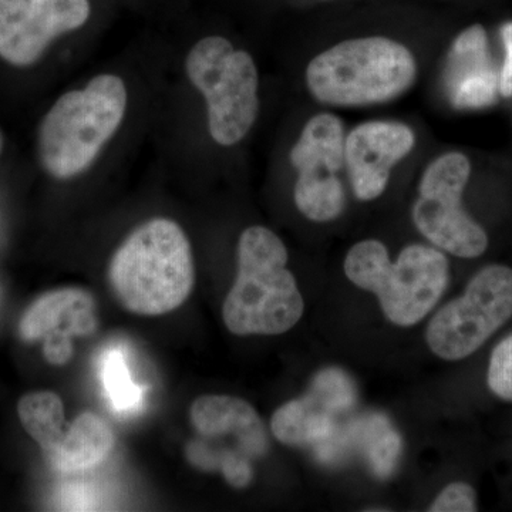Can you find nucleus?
Wrapping results in <instances>:
<instances>
[{
  "mask_svg": "<svg viewBox=\"0 0 512 512\" xmlns=\"http://www.w3.org/2000/svg\"><path fill=\"white\" fill-rule=\"evenodd\" d=\"M90 10L89 0H0V57L36 63L56 37L82 28Z\"/></svg>",
  "mask_w": 512,
  "mask_h": 512,
  "instance_id": "nucleus-10",
  "label": "nucleus"
},
{
  "mask_svg": "<svg viewBox=\"0 0 512 512\" xmlns=\"http://www.w3.org/2000/svg\"><path fill=\"white\" fill-rule=\"evenodd\" d=\"M512 318V269L490 265L473 276L460 298L444 305L427 326L434 355L456 362L473 355Z\"/></svg>",
  "mask_w": 512,
  "mask_h": 512,
  "instance_id": "nucleus-7",
  "label": "nucleus"
},
{
  "mask_svg": "<svg viewBox=\"0 0 512 512\" xmlns=\"http://www.w3.org/2000/svg\"><path fill=\"white\" fill-rule=\"evenodd\" d=\"M185 70L207 101L212 140L222 147L244 140L259 111V76L252 56L225 37H204L188 53Z\"/></svg>",
  "mask_w": 512,
  "mask_h": 512,
  "instance_id": "nucleus-6",
  "label": "nucleus"
},
{
  "mask_svg": "<svg viewBox=\"0 0 512 512\" xmlns=\"http://www.w3.org/2000/svg\"><path fill=\"white\" fill-rule=\"evenodd\" d=\"M19 419L30 437L39 444L43 454L50 453L64 434V406L53 392H36L22 397Z\"/></svg>",
  "mask_w": 512,
  "mask_h": 512,
  "instance_id": "nucleus-18",
  "label": "nucleus"
},
{
  "mask_svg": "<svg viewBox=\"0 0 512 512\" xmlns=\"http://www.w3.org/2000/svg\"><path fill=\"white\" fill-rule=\"evenodd\" d=\"M72 355V345H70L69 338L63 333L59 335H50L46 338L45 343V356L53 365H62V363L69 360Z\"/></svg>",
  "mask_w": 512,
  "mask_h": 512,
  "instance_id": "nucleus-23",
  "label": "nucleus"
},
{
  "mask_svg": "<svg viewBox=\"0 0 512 512\" xmlns=\"http://www.w3.org/2000/svg\"><path fill=\"white\" fill-rule=\"evenodd\" d=\"M478 510L477 493L470 484L451 483L430 505V512H474Z\"/></svg>",
  "mask_w": 512,
  "mask_h": 512,
  "instance_id": "nucleus-21",
  "label": "nucleus"
},
{
  "mask_svg": "<svg viewBox=\"0 0 512 512\" xmlns=\"http://www.w3.org/2000/svg\"><path fill=\"white\" fill-rule=\"evenodd\" d=\"M109 282L117 301L136 315L160 316L180 308L195 282L183 228L154 218L134 229L111 258Z\"/></svg>",
  "mask_w": 512,
  "mask_h": 512,
  "instance_id": "nucleus-1",
  "label": "nucleus"
},
{
  "mask_svg": "<svg viewBox=\"0 0 512 512\" xmlns=\"http://www.w3.org/2000/svg\"><path fill=\"white\" fill-rule=\"evenodd\" d=\"M191 423L207 439L234 436L247 457H262L269 443L261 417L254 407L238 397L207 394L191 406Z\"/></svg>",
  "mask_w": 512,
  "mask_h": 512,
  "instance_id": "nucleus-14",
  "label": "nucleus"
},
{
  "mask_svg": "<svg viewBox=\"0 0 512 512\" xmlns=\"http://www.w3.org/2000/svg\"><path fill=\"white\" fill-rule=\"evenodd\" d=\"M114 443V433L106 421L96 414L83 413L45 457L49 466L59 473H80L99 466L113 450Z\"/></svg>",
  "mask_w": 512,
  "mask_h": 512,
  "instance_id": "nucleus-16",
  "label": "nucleus"
},
{
  "mask_svg": "<svg viewBox=\"0 0 512 512\" xmlns=\"http://www.w3.org/2000/svg\"><path fill=\"white\" fill-rule=\"evenodd\" d=\"M345 138L342 120L320 113L308 120L292 147L289 157L298 171L293 200L309 221H335L345 211V185L339 178L345 167Z\"/></svg>",
  "mask_w": 512,
  "mask_h": 512,
  "instance_id": "nucleus-9",
  "label": "nucleus"
},
{
  "mask_svg": "<svg viewBox=\"0 0 512 512\" xmlns=\"http://www.w3.org/2000/svg\"><path fill=\"white\" fill-rule=\"evenodd\" d=\"M500 74L488 55L487 33L474 25L454 40L448 53L446 84L451 103L458 109H480L493 103Z\"/></svg>",
  "mask_w": 512,
  "mask_h": 512,
  "instance_id": "nucleus-13",
  "label": "nucleus"
},
{
  "mask_svg": "<svg viewBox=\"0 0 512 512\" xmlns=\"http://www.w3.org/2000/svg\"><path fill=\"white\" fill-rule=\"evenodd\" d=\"M343 268L357 288L375 293L384 316L402 328L429 315L446 291L450 275L447 256L439 248L409 245L392 262L383 242L376 239L353 245Z\"/></svg>",
  "mask_w": 512,
  "mask_h": 512,
  "instance_id": "nucleus-5",
  "label": "nucleus"
},
{
  "mask_svg": "<svg viewBox=\"0 0 512 512\" xmlns=\"http://www.w3.org/2000/svg\"><path fill=\"white\" fill-rule=\"evenodd\" d=\"M339 439L348 458L359 451L380 480L392 477L402 456V437L384 414L367 413L340 424Z\"/></svg>",
  "mask_w": 512,
  "mask_h": 512,
  "instance_id": "nucleus-15",
  "label": "nucleus"
},
{
  "mask_svg": "<svg viewBox=\"0 0 512 512\" xmlns=\"http://www.w3.org/2000/svg\"><path fill=\"white\" fill-rule=\"evenodd\" d=\"M126 109V84L114 74H100L83 90L64 93L39 127L43 168L59 180L82 174L119 130Z\"/></svg>",
  "mask_w": 512,
  "mask_h": 512,
  "instance_id": "nucleus-4",
  "label": "nucleus"
},
{
  "mask_svg": "<svg viewBox=\"0 0 512 512\" xmlns=\"http://www.w3.org/2000/svg\"><path fill=\"white\" fill-rule=\"evenodd\" d=\"M356 400L348 373L336 367L323 369L312 380L309 393L276 410L272 433L286 446H322L338 433L342 417L355 409Z\"/></svg>",
  "mask_w": 512,
  "mask_h": 512,
  "instance_id": "nucleus-11",
  "label": "nucleus"
},
{
  "mask_svg": "<svg viewBox=\"0 0 512 512\" xmlns=\"http://www.w3.org/2000/svg\"><path fill=\"white\" fill-rule=\"evenodd\" d=\"M487 383L495 396L512 402V335L501 340L491 353Z\"/></svg>",
  "mask_w": 512,
  "mask_h": 512,
  "instance_id": "nucleus-20",
  "label": "nucleus"
},
{
  "mask_svg": "<svg viewBox=\"0 0 512 512\" xmlns=\"http://www.w3.org/2000/svg\"><path fill=\"white\" fill-rule=\"evenodd\" d=\"M3 151V136L2 131H0V154H2Z\"/></svg>",
  "mask_w": 512,
  "mask_h": 512,
  "instance_id": "nucleus-24",
  "label": "nucleus"
},
{
  "mask_svg": "<svg viewBox=\"0 0 512 512\" xmlns=\"http://www.w3.org/2000/svg\"><path fill=\"white\" fill-rule=\"evenodd\" d=\"M414 146L413 128L400 121H366L353 128L345 138V167L357 200H377L386 191L393 168Z\"/></svg>",
  "mask_w": 512,
  "mask_h": 512,
  "instance_id": "nucleus-12",
  "label": "nucleus"
},
{
  "mask_svg": "<svg viewBox=\"0 0 512 512\" xmlns=\"http://www.w3.org/2000/svg\"><path fill=\"white\" fill-rule=\"evenodd\" d=\"M471 175L470 160L450 151L434 158L421 177L414 202V225L434 247L458 258H477L487 251L488 237L463 207Z\"/></svg>",
  "mask_w": 512,
  "mask_h": 512,
  "instance_id": "nucleus-8",
  "label": "nucleus"
},
{
  "mask_svg": "<svg viewBox=\"0 0 512 512\" xmlns=\"http://www.w3.org/2000/svg\"><path fill=\"white\" fill-rule=\"evenodd\" d=\"M92 305V296L82 289H60L46 293L30 306L20 320V335L25 340L46 338L67 315Z\"/></svg>",
  "mask_w": 512,
  "mask_h": 512,
  "instance_id": "nucleus-17",
  "label": "nucleus"
},
{
  "mask_svg": "<svg viewBox=\"0 0 512 512\" xmlns=\"http://www.w3.org/2000/svg\"><path fill=\"white\" fill-rule=\"evenodd\" d=\"M501 37L505 47V59L501 67L498 90L501 96L512 97V22L505 23L501 28Z\"/></svg>",
  "mask_w": 512,
  "mask_h": 512,
  "instance_id": "nucleus-22",
  "label": "nucleus"
},
{
  "mask_svg": "<svg viewBox=\"0 0 512 512\" xmlns=\"http://www.w3.org/2000/svg\"><path fill=\"white\" fill-rule=\"evenodd\" d=\"M416 57L390 37L343 40L313 57L306 87L313 99L335 107H366L399 99L416 83Z\"/></svg>",
  "mask_w": 512,
  "mask_h": 512,
  "instance_id": "nucleus-3",
  "label": "nucleus"
},
{
  "mask_svg": "<svg viewBox=\"0 0 512 512\" xmlns=\"http://www.w3.org/2000/svg\"><path fill=\"white\" fill-rule=\"evenodd\" d=\"M288 249L271 229L255 225L238 241V272L222 308L234 335H282L305 311L295 276L286 268Z\"/></svg>",
  "mask_w": 512,
  "mask_h": 512,
  "instance_id": "nucleus-2",
  "label": "nucleus"
},
{
  "mask_svg": "<svg viewBox=\"0 0 512 512\" xmlns=\"http://www.w3.org/2000/svg\"><path fill=\"white\" fill-rule=\"evenodd\" d=\"M101 380L116 412H134L143 403V390L131 379L126 357L120 350L111 349L103 356Z\"/></svg>",
  "mask_w": 512,
  "mask_h": 512,
  "instance_id": "nucleus-19",
  "label": "nucleus"
}]
</instances>
